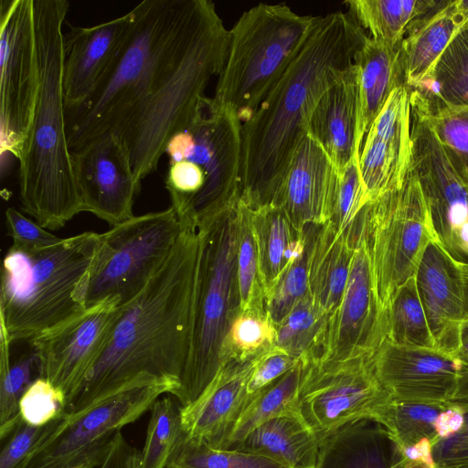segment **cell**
<instances>
[{"instance_id": "1", "label": "cell", "mask_w": 468, "mask_h": 468, "mask_svg": "<svg viewBox=\"0 0 468 468\" xmlns=\"http://www.w3.org/2000/svg\"><path fill=\"white\" fill-rule=\"evenodd\" d=\"M180 222L170 255L144 289L122 306L110 341L69 414L135 387L164 383L176 391L179 388L191 346L200 250L198 227Z\"/></svg>"}, {"instance_id": "2", "label": "cell", "mask_w": 468, "mask_h": 468, "mask_svg": "<svg viewBox=\"0 0 468 468\" xmlns=\"http://www.w3.org/2000/svg\"><path fill=\"white\" fill-rule=\"evenodd\" d=\"M369 37L347 12L314 16L300 51L241 129L239 198L267 204L321 97L354 63Z\"/></svg>"}, {"instance_id": "3", "label": "cell", "mask_w": 468, "mask_h": 468, "mask_svg": "<svg viewBox=\"0 0 468 468\" xmlns=\"http://www.w3.org/2000/svg\"><path fill=\"white\" fill-rule=\"evenodd\" d=\"M39 90L19 157L23 211L46 229L63 228L83 212L68 143L63 94V27L67 0H34Z\"/></svg>"}, {"instance_id": "4", "label": "cell", "mask_w": 468, "mask_h": 468, "mask_svg": "<svg viewBox=\"0 0 468 468\" xmlns=\"http://www.w3.org/2000/svg\"><path fill=\"white\" fill-rule=\"evenodd\" d=\"M229 44L216 6L193 0L178 43L137 112L118 135L139 184L156 170L169 139L189 120L209 80L218 76Z\"/></svg>"}, {"instance_id": "5", "label": "cell", "mask_w": 468, "mask_h": 468, "mask_svg": "<svg viewBox=\"0 0 468 468\" xmlns=\"http://www.w3.org/2000/svg\"><path fill=\"white\" fill-rule=\"evenodd\" d=\"M192 0H144L130 12L132 22L115 60L93 93L66 111L71 152L130 123L178 42Z\"/></svg>"}, {"instance_id": "6", "label": "cell", "mask_w": 468, "mask_h": 468, "mask_svg": "<svg viewBox=\"0 0 468 468\" xmlns=\"http://www.w3.org/2000/svg\"><path fill=\"white\" fill-rule=\"evenodd\" d=\"M101 233L84 231L39 250L11 247L3 261L1 333L9 344L30 343L86 309L78 291Z\"/></svg>"}, {"instance_id": "7", "label": "cell", "mask_w": 468, "mask_h": 468, "mask_svg": "<svg viewBox=\"0 0 468 468\" xmlns=\"http://www.w3.org/2000/svg\"><path fill=\"white\" fill-rule=\"evenodd\" d=\"M239 198L197 224L200 250L191 346L179 388L173 394L182 407L193 403L223 366L225 338L239 312L236 270Z\"/></svg>"}, {"instance_id": "8", "label": "cell", "mask_w": 468, "mask_h": 468, "mask_svg": "<svg viewBox=\"0 0 468 468\" xmlns=\"http://www.w3.org/2000/svg\"><path fill=\"white\" fill-rule=\"evenodd\" d=\"M314 19L283 3L259 4L244 12L229 30L214 99L247 122L300 51Z\"/></svg>"}, {"instance_id": "9", "label": "cell", "mask_w": 468, "mask_h": 468, "mask_svg": "<svg viewBox=\"0 0 468 468\" xmlns=\"http://www.w3.org/2000/svg\"><path fill=\"white\" fill-rule=\"evenodd\" d=\"M173 208L133 216L101 233L91 266L78 291L88 309L112 300L123 306L148 284L170 255L181 231Z\"/></svg>"}, {"instance_id": "10", "label": "cell", "mask_w": 468, "mask_h": 468, "mask_svg": "<svg viewBox=\"0 0 468 468\" xmlns=\"http://www.w3.org/2000/svg\"><path fill=\"white\" fill-rule=\"evenodd\" d=\"M362 210L376 292L387 317L394 294L414 276L428 242L436 239L411 163L399 187L367 203Z\"/></svg>"}, {"instance_id": "11", "label": "cell", "mask_w": 468, "mask_h": 468, "mask_svg": "<svg viewBox=\"0 0 468 468\" xmlns=\"http://www.w3.org/2000/svg\"><path fill=\"white\" fill-rule=\"evenodd\" d=\"M241 129L233 110L204 95L186 124L169 139L165 151L169 164L190 161L207 180L188 221L197 225L239 197Z\"/></svg>"}, {"instance_id": "12", "label": "cell", "mask_w": 468, "mask_h": 468, "mask_svg": "<svg viewBox=\"0 0 468 468\" xmlns=\"http://www.w3.org/2000/svg\"><path fill=\"white\" fill-rule=\"evenodd\" d=\"M373 356L303 357L298 407L320 442L350 423L373 420L377 410L392 399L376 375Z\"/></svg>"}, {"instance_id": "13", "label": "cell", "mask_w": 468, "mask_h": 468, "mask_svg": "<svg viewBox=\"0 0 468 468\" xmlns=\"http://www.w3.org/2000/svg\"><path fill=\"white\" fill-rule=\"evenodd\" d=\"M171 384L135 387L93 407L67 414L57 431L26 461L23 468H96L121 429L138 420Z\"/></svg>"}, {"instance_id": "14", "label": "cell", "mask_w": 468, "mask_h": 468, "mask_svg": "<svg viewBox=\"0 0 468 468\" xmlns=\"http://www.w3.org/2000/svg\"><path fill=\"white\" fill-rule=\"evenodd\" d=\"M34 0L0 2V147L19 157L39 90Z\"/></svg>"}, {"instance_id": "15", "label": "cell", "mask_w": 468, "mask_h": 468, "mask_svg": "<svg viewBox=\"0 0 468 468\" xmlns=\"http://www.w3.org/2000/svg\"><path fill=\"white\" fill-rule=\"evenodd\" d=\"M387 337V317L378 299L363 210L356 218L354 252L342 301L327 319L319 360L372 356Z\"/></svg>"}, {"instance_id": "16", "label": "cell", "mask_w": 468, "mask_h": 468, "mask_svg": "<svg viewBox=\"0 0 468 468\" xmlns=\"http://www.w3.org/2000/svg\"><path fill=\"white\" fill-rule=\"evenodd\" d=\"M122 306L101 302L29 343L39 369L66 397L68 414L85 379L106 348Z\"/></svg>"}, {"instance_id": "17", "label": "cell", "mask_w": 468, "mask_h": 468, "mask_svg": "<svg viewBox=\"0 0 468 468\" xmlns=\"http://www.w3.org/2000/svg\"><path fill=\"white\" fill-rule=\"evenodd\" d=\"M83 212L112 227L133 218L135 197L141 189L130 152L116 133L102 134L71 152Z\"/></svg>"}, {"instance_id": "18", "label": "cell", "mask_w": 468, "mask_h": 468, "mask_svg": "<svg viewBox=\"0 0 468 468\" xmlns=\"http://www.w3.org/2000/svg\"><path fill=\"white\" fill-rule=\"evenodd\" d=\"M410 163L419 178L432 229L448 243L468 239V186L428 122L411 110Z\"/></svg>"}, {"instance_id": "19", "label": "cell", "mask_w": 468, "mask_h": 468, "mask_svg": "<svg viewBox=\"0 0 468 468\" xmlns=\"http://www.w3.org/2000/svg\"><path fill=\"white\" fill-rule=\"evenodd\" d=\"M376 375L393 399L449 404L468 364L440 349L399 346L385 339L373 356Z\"/></svg>"}, {"instance_id": "20", "label": "cell", "mask_w": 468, "mask_h": 468, "mask_svg": "<svg viewBox=\"0 0 468 468\" xmlns=\"http://www.w3.org/2000/svg\"><path fill=\"white\" fill-rule=\"evenodd\" d=\"M411 158L410 90L398 86L367 133L359 154L365 205L399 187Z\"/></svg>"}, {"instance_id": "21", "label": "cell", "mask_w": 468, "mask_h": 468, "mask_svg": "<svg viewBox=\"0 0 468 468\" xmlns=\"http://www.w3.org/2000/svg\"><path fill=\"white\" fill-rule=\"evenodd\" d=\"M338 171L322 146L305 133L269 203L299 231L327 223L333 215Z\"/></svg>"}, {"instance_id": "22", "label": "cell", "mask_w": 468, "mask_h": 468, "mask_svg": "<svg viewBox=\"0 0 468 468\" xmlns=\"http://www.w3.org/2000/svg\"><path fill=\"white\" fill-rule=\"evenodd\" d=\"M414 277L437 348L458 356L464 316L460 263L436 239H431Z\"/></svg>"}, {"instance_id": "23", "label": "cell", "mask_w": 468, "mask_h": 468, "mask_svg": "<svg viewBox=\"0 0 468 468\" xmlns=\"http://www.w3.org/2000/svg\"><path fill=\"white\" fill-rule=\"evenodd\" d=\"M132 14L64 33L63 94L66 111L81 105L115 60L127 36Z\"/></svg>"}, {"instance_id": "24", "label": "cell", "mask_w": 468, "mask_h": 468, "mask_svg": "<svg viewBox=\"0 0 468 468\" xmlns=\"http://www.w3.org/2000/svg\"><path fill=\"white\" fill-rule=\"evenodd\" d=\"M261 354L225 363L202 394L182 407V430L188 438L217 449L226 447L248 399V383Z\"/></svg>"}, {"instance_id": "25", "label": "cell", "mask_w": 468, "mask_h": 468, "mask_svg": "<svg viewBox=\"0 0 468 468\" xmlns=\"http://www.w3.org/2000/svg\"><path fill=\"white\" fill-rule=\"evenodd\" d=\"M357 68L354 63L321 97L307 123V132L322 146L340 173L359 155L356 151Z\"/></svg>"}, {"instance_id": "26", "label": "cell", "mask_w": 468, "mask_h": 468, "mask_svg": "<svg viewBox=\"0 0 468 468\" xmlns=\"http://www.w3.org/2000/svg\"><path fill=\"white\" fill-rule=\"evenodd\" d=\"M356 220L339 230L327 222L316 226L312 239L308 293L315 307L327 318L338 308L349 276L355 246Z\"/></svg>"}, {"instance_id": "27", "label": "cell", "mask_w": 468, "mask_h": 468, "mask_svg": "<svg viewBox=\"0 0 468 468\" xmlns=\"http://www.w3.org/2000/svg\"><path fill=\"white\" fill-rule=\"evenodd\" d=\"M316 468H407L399 448L372 420L350 423L321 442Z\"/></svg>"}, {"instance_id": "28", "label": "cell", "mask_w": 468, "mask_h": 468, "mask_svg": "<svg viewBox=\"0 0 468 468\" xmlns=\"http://www.w3.org/2000/svg\"><path fill=\"white\" fill-rule=\"evenodd\" d=\"M400 47L368 37L356 56L358 83L356 151L358 155L367 133L390 93L404 83Z\"/></svg>"}, {"instance_id": "29", "label": "cell", "mask_w": 468, "mask_h": 468, "mask_svg": "<svg viewBox=\"0 0 468 468\" xmlns=\"http://www.w3.org/2000/svg\"><path fill=\"white\" fill-rule=\"evenodd\" d=\"M466 20L454 1H440L433 10L411 25L400 47L403 82L410 90L417 89L430 76Z\"/></svg>"}, {"instance_id": "30", "label": "cell", "mask_w": 468, "mask_h": 468, "mask_svg": "<svg viewBox=\"0 0 468 468\" xmlns=\"http://www.w3.org/2000/svg\"><path fill=\"white\" fill-rule=\"evenodd\" d=\"M320 448L300 411H291L257 427L232 449L269 457L285 468H316Z\"/></svg>"}, {"instance_id": "31", "label": "cell", "mask_w": 468, "mask_h": 468, "mask_svg": "<svg viewBox=\"0 0 468 468\" xmlns=\"http://www.w3.org/2000/svg\"><path fill=\"white\" fill-rule=\"evenodd\" d=\"M251 225L265 297L303 248L306 227L299 231L283 210L271 203L251 207Z\"/></svg>"}, {"instance_id": "32", "label": "cell", "mask_w": 468, "mask_h": 468, "mask_svg": "<svg viewBox=\"0 0 468 468\" xmlns=\"http://www.w3.org/2000/svg\"><path fill=\"white\" fill-rule=\"evenodd\" d=\"M434 0H346L347 13L372 39L401 45L408 30L418 19L433 10Z\"/></svg>"}, {"instance_id": "33", "label": "cell", "mask_w": 468, "mask_h": 468, "mask_svg": "<svg viewBox=\"0 0 468 468\" xmlns=\"http://www.w3.org/2000/svg\"><path fill=\"white\" fill-rule=\"evenodd\" d=\"M304 367L303 357L284 375L248 396L245 407L224 449L238 445L254 429L291 411H300L298 391Z\"/></svg>"}, {"instance_id": "34", "label": "cell", "mask_w": 468, "mask_h": 468, "mask_svg": "<svg viewBox=\"0 0 468 468\" xmlns=\"http://www.w3.org/2000/svg\"><path fill=\"white\" fill-rule=\"evenodd\" d=\"M411 110L434 131L453 167L468 186V104L450 105L410 90Z\"/></svg>"}, {"instance_id": "35", "label": "cell", "mask_w": 468, "mask_h": 468, "mask_svg": "<svg viewBox=\"0 0 468 468\" xmlns=\"http://www.w3.org/2000/svg\"><path fill=\"white\" fill-rule=\"evenodd\" d=\"M411 90L450 105L468 104V20L454 35L430 76Z\"/></svg>"}, {"instance_id": "36", "label": "cell", "mask_w": 468, "mask_h": 468, "mask_svg": "<svg viewBox=\"0 0 468 468\" xmlns=\"http://www.w3.org/2000/svg\"><path fill=\"white\" fill-rule=\"evenodd\" d=\"M386 339L399 346L438 349L414 276L397 291L388 304Z\"/></svg>"}, {"instance_id": "37", "label": "cell", "mask_w": 468, "mask_h": 468, "mask_svg": "<svg viewBox=\"0 0 468 468\" xmlns=\"http://www.w3.org/2000/svg\"><path fill=\"white\" fill-rule=\"evenodd\" d=\"M449 404L407 402L391 399L377 410L372 420L387 431L400 451L424 438L431 439L434 445L435 420Z\"/></svg>"}, {"instance_id": "38", "label": "cell", "mask_w": 468, "mask_h": 468, "mask_svg": "<svg viewBox=\"0 0 468 468\" xmlns=\"http://www.w3.org/2000/svg\"><path fill=\"white\" fill-rule=\"evenodd\" d=\"M277 328L267 314L264 299L239 311L230 324L222 348L223 365L246 360L275 346Z\"/></svg>"}, {"instance_id": "39", "label": "cell", "mask_w": 468, "mask_h": 468, "mask_svg": "<svg viewBox=\"0 0 468 468\" xmlns=\"http://www.w3.org/2000/svg\"><path fill=\"white\" fill-rule=\"evenodd\" d=\"M9 342L1 334L0 438H7L22 421L19 401L27 388L39 378L37 358L31 351L14 364L9 360Z\"/></svg>"}, {"instance_id": "40", "label": "cell", "mask_w": 468, "mask_h": 468, "mask_svg": "<svg viewBox=\"0 0 468 468\" xmlns=\"http://www.w3.org/2000/svg\"><path fill=\"white\" fill-rule=\"evenodd\" d=\"M181 409L178 400L171 394L157 399L151 406L146 438L140 451V468L167 467L184 433Z\"/></svg>"}, {"instance_id": "41", "label": "cell", "mask_w": 468, "mask_h": 468, "mask_svg": "<svg viewBox=\"0 0 468 468\" xmlns=\"http://www.w3.org/2000/svg\"><path fill=\"white\" fill-rule=\"evenodd\" d=\"M327 319L315 307L308 293L276 326L275 346L296 358H314L319 352Z\"/></svg>"}, {"instance_id": "42", "label": "cell", "mask_w": 468, "mask_h": 468, "mask_svg": "<svg viewBox=\"0 0 468 468\" xmlns=\"http://www.w3.org/2000/svg\"><path fill=\"white\" fill-rule=\"evenodd\" d=\"M174 468H285L276 461L234 449H217L202 441L180 437L169 459Z\"/></svg>"}, {"instance_id": "43", "label": "cell", "mask_w": 468, "mask_h": 468, "mask_svg": "<svg viewBox=\"0 0 468 468\" xmlns=\"http://www.w3.org/2000/svg\"><path fill=\"white\" fill-rule=\"evenodd\" d=\"M315 228L306 227L303 248L264 297L265 309L275 326L308 294L309 256Z\"/></svg>"}, {"instance_id": "44", "label": "cell", "mask_w": 468, "mask_h": 468, "mask_svg": "<svg viewBox=\"0 0 468 468\" xmlns=\"http://www.w3.org/2000/svg\"><path fill=\"white\" fill-rule=\"evenodd\" d=\"M237 282L239 311L264 299L261 286L256 243L251 225V206L239 198L236 253Z\"/></svg>"}, {"instance_id": "45", "label": "cell", "mask_w": 468, "mask_h": 468, "mask_svg": "<svg viewBox=\"0 0 468 468\" xmlns=\"http://www.w3.org/2000/svg\"><path fill=\"white\" fill-rule=\"evenodd\" d=\"M67 414L65 395L43 378H37L19 401L20 418L29 425L43 426Z\"/></svg>"}, {"instance_id": "46", "label": "cell", "mask_w": 468, "mask_h": 468, "mask_svg": "<svg viewBox=\"0 0 468 468\" xmlns=\"http://www.w3.org/2000/svg\"><path fill=\"white\" fill-rule=\"evenodd\" d=\"M358 161L354 157L338 175L333 215L328 222L339 230L351 228L365 206Z\"/></svg>"}, {"instance_id": "47", "label": "cell", "mask_w": 468, "mask_h": 468, "mask_svg": "<svg viewBox=\"0 0 468 468\" xmlns=\"http://www.w3.org/2000/svg\"><path fill=\"white\" fill-rule=\"evenodd\" d=\"M65 416L43 426L21 421L7 437L0 453V468H23L29 455L52 435Z\"/></svg>"}, {"instance_id": "48", "label": "cell", "mask_w": 468, "mask_h": 468, "mask_svg": "<svg viewBox=\"0 0 468 468\" xmlns=\"http://www.w3.org/2000/svg\"><path fill=\"white\" fill-rule=\"evenodd\" d=\"M5 217L8 235L12 239L11 247L27 250H39L54 245L62 239L16 208H6Z\"/></svg>"}, {"instance_id": "49", "label": "cell", "mask_w": 468, "mask_h": 468, "mask_svg": "<svg viewBox=\"0 0 468 468\" xmlns=\"http://www.w3.org/2000/svg\"><path fill=\"white\" fill-rule=\"evenodd\" d=\"M299 359L275 346L261 353L248 383V396L278 379L292 368Z\"/></svg>"}, {"instance_id": "50", "label": "cell", "mask_w": 468, "mask_h": 468, "mask_svg": "<svg viewBox=\"0 0 468 468\" xmlns=\"http://www.w3.org/2000/svg\"><path fill=\"white\" fill-rule=\"evenodd\" d=\"M433 457L437 468H468V410L461 431L434 444Z\"/></svg>"}, {"instance_id": "51", "label": "cell", "mask_w": 468, "mask_h": 468, "mask_svg": "<svg viewBox=\"0 0 468 468\" xmlns=\"http://www.w3.org/2000/svg\"><path fill=\"white\" fill-rule=\"evenodd\" d=\"M140 452L118 431L112 446L96 468H140Z\"/></svg>"}, {"instance_id": "52", "label": "cell", "mask_w": 468, "mask_h": 468, "mask_svg": "<svg viewBox=\"0 0 468 468\" xmlns=\"http://www.w3.org/2000/svg\"><path fill=\"white\" fill-rule=\"evenodd\" d=\"M465 420V410L455 403H450L441 410L434 423L436 437L434 444L445 440L461 431ZM434 446V445H433Z\"/></svg>"}, {"instance_id": "53", "label": "cell", "mask_w": 468, "mask_h": 468, "mask_svg": "<svg viewBox=\"0 0 468 468\" xmlns=\"http://www.w3.org/2000/svg\"><path fill=\"white\" fill-rule=\"evenodd\" d=\"M407 468H437L433 457V442L424 438L401 450Z\"/></svg>"}, {"instance_id": "54", "label": "cell", "mask_w": 468, "mask_h": 468, "mask_svg": "<svg viewBox=\"0 0 468 468\" xmlns=\"http://www.w3.org/2000/svg\"><path fill=\"white\" fill-rule=\"evenodd\" d=\"M451 403L458 404L465 411L468 410V368L462 375Z\"/></svg>"}, {"instance_id": "55", "label": "cell", "mask_w": 468, "mask_h": 468, "mask_svg": "<svg viewBox=\"0 0 468 468\" xmlns=\"http://www.w3.org/2000/svg\"><path fill=\"white\" fill-rule=\"evenodd\" d=\"M458 356L468 364V319L462 323Z\"/></svg>"}, {"instance_id": "56", "label": "cell", "mask_w": 468, "mask_h": 468, "mask_svg": "<svg viewBox=\"0 0 468 468\" xmlns=\"http://www.w3.org/2000/svg\"><path fill=\"white\" fill-rule=\"evenodd\" d=\"M460 263V268L463 282V295H464V316L463 320L468 319V263Z\"/></svg>"}, {"instance_id": "57", "label": "cell", "mask_w": 468, "mask_h": 468, "mask_svg": "<svg viewBox=\"0 0 468 468\" xmlns=\"http://www.w3.org/2000/svg\"><path fill=\"white\" fill-rule=\"evenodd\" d=\"M454 2L457 10L468 18V0H456Z\"/></svg>"}, {"instance_id": "58", "label": "cell", "mask_w": 468, "mask_h": 468, "mask_svg": "<svg viewBox=\"0 0 468 468\" xmlns=\"http://www.w3.org/2000/svg\"><path fill=\"white\" fill-rule=\"evenodd\" d=\"M166 468H174V467H168V466H167Z\"/></svg>"}]
</instances>
